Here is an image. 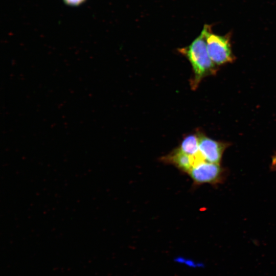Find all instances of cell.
I'll list each match as a JSON object with an SVG mask.
<instances>
[{
  "mask_svg": "<svg viewBox=\"0 0 276 276\" xmlns=\"http://www.w3.org/2000/svg\"><path fill=\"white\" fill-rule=\"evenodd\" d=\"M173 262L177 265L192 269H203L205 266L203 262L183 256L174 257Z\"/></svg>",
  "mask_w": 276,
  "mask_h": 276,
  "instance_id": "52a82bcc",
  "label": "cell"
},
{
  "mask_svg": "<svg viewBox=\"0 0 276 276\" xmlns=\"http://www.w3.org/2000/svg\"><path fill=\"white\" fill-rule=\"evenodd\" d=\"M160 160L164 163L172 165L181 172L187 174L192 168L190 155L181 151L178 147L162 156Z\"/></svg>",
  "mask_w": 276,
  "mask_h": 276,
  "instance_id": "5b68a950",
  "label": "cell"
},
{
  "mask_svg": "<svg viewBox=\"0 0 276 276\" xmlns=\"http://www.w3.org/2000/svg\"><path fill=\"white\" fill-rule=\"evenodd\" d=\"M272 165L275 168H276V156H274L272 159Z\"/></svg>",
  "mask_w": 276,
  "mask_h": 276,
  "instance_id": "9c48e42d",
  "label": "cell"
},
{
  "mask_svg": "<svg viewBox=\"0 0 276 276\" xmlns=\"http://www.w3.org/2000/svg\"><path fill=\"white\" fill-rule=\"evenodd\" d=\"M178 147L181 151L189 155L197 153L199 151L197 133L185 136Z\"/></svg>",
  "mask_w": 276,
  "mask_h": 276,
  "instance_id": "8992f818",
  "label": "cell"
},
{
  "mask_svg": "<svg viewBox=\"0 0 276 276\" xmlns=\"http://www.w3.org/2000/svg\"><path fill=\"white\" fill-rule=\"evenodd\" d=\"M204 28L208 52L213 62L217 66L233 62L235 57L232 51L229 36L212 33L209 25H204Z\"/></svg>",
  "mask_w": 276,
  "mask_h": 276,
  "instance_id": "7a4b0ae2",
  "label": "cell"
},
{
  "mask_svg": "<svg viewBox=\"0 0 276 276\" xmlns=\"http://www.w3.org/2000/svg\"><path fill=\"white\" fill-rule=\"evenodd\" d=\"M64 3L70 6H78L83 4L86 0H63Z\"/></svg>",
  "mask_w": 276,
  "mask_h": 276,
  "instance_id": "ba28073f",
  "label": "cell"
},
{
  "mask_svg": "<svg viewBox=\"0 0 276 276\" xmlns=\"http://www.w3.org/2000/svg\"><path fill=\"white\" fill-rule=\"evenodd\" d=\"M178 51L191 63L193 76L190 83L193 90L197 88L204 78L217 73V65L213 62L208 52L204 28L189 45Z\"/></svg>",
  "mask_w": 276,
  "mask_h": 276,
  "instance_id": "6da1fadb",
  "label": "cell"
},
{
  "mask_svg": "<svg viewBox=\"0 0 276 276\" xmlns=\"http://www.w3.org/2000/svg\"><path fill=\"white\" fill-rule=\"evenodd\" d=\"M221 168L218 164L202 162L193 167L188 173L195 185L214 183L219 178Z\"/></svg>",
  "mask_w": 276,
  "mask_h": 276,
  "instance_id": "3957f363",
  "label": "cell"
},
{
  "mask_svg": "<svg viewBox=\"0 0 276 276\" xmlns=\"http://www.w3.org/2000/svg\"><path fill=\"white\" fill-rule=\"evenodd\" d=\"M199 150L204 159L219 164L223 153L226 147L223 143L214 140L198 131Z\"/></svg>",
  "mask_w": 276,
  "mask_h": 276,
  "instance_id": "277c9868",
  "label": "cell"
}]
</instances>
